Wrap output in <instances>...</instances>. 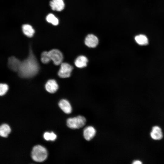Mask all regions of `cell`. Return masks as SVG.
<instances>
[{
    "mask_svg": "<svg viewBox=\"0 0 164 164\" xmlns=\"http://www.w3.org/2000/svg\"><path fill=\"white\" fill-rule=\"evenodd\" d=\"M39 70V63L30 48L28 57L21 62L17 72L18 75L22 78H31L37 74Z\"/></svg>",
    "mask_w": 164,
    "mask_h": 164,
    "instance_id": "6da1fadb",
    "label": "cell"
},
{
    "mask_svg": "<svg viewBox=\"0 0 164 164\" xmlns=\"http://www.w3.org/2000/svg\"><path fill=\"white\" fill-rule=\"evenodd\" d=\"M47 155V152L43 146L37 145L33 147L31 156L34 161L37 162H43L46 159Z\"/></svg>",
    "mask_w": 164,
    "mask_h": 164,
    "instance_id": "7a4b0ae2",
    "label": "cell"
},
{
    "mask_svg": "<svg viewBox=\"0 0 164 164\" xmlns=\"http://www.w3.org/2000/svg\"><path fill=\"white\" fill-rule=\"evenodd\" d=\"M86 120L83 116L79 115L69 118L67 120V125L69 128L79 129L83 127L85 124Z\"/></svg>",
    "mask_w": 164,
    "mask_h": 164,
    "instance_id": "3957f363",
    "label": "cell"
},
{
    "mask_svg": "<svg viewBox=\"0 0 164 164\" xmlns=\"http://www.w3.org/2000/svg\"><path fill=\"white\" fill-rule=\"evenodd\" d=\"M73 69V67L68 63H63L58 72V75L61 78H66L70 77Z\"/></svg>",
    "mask_w": 164,
    "mask_h": 164,
    "instance_id": "277c9868",
    "label": "cell"
},
{
    "mask_svg": "<svg viewBox=\"0 0 164 164\" xmlns=\"http://www.w3.org/2000/svg\"><path fill=\"white\" fill-rule=\"evenodd\" d=\"M51 60L56 65H59L62 63L63 56L62 53L57 49H53L48 52Z\"/></svg>",
    "mask_w": 164,
    "mask_h": 164,
    "instance_id": "5b68a950",
    "label": "cell"
},
{
    "mask_svg": "<svg viewBox=\"0 0 164 164\" xmlns=\"http://www.w3.org/2000/svg\"><path fill=\"white\" fill-rule=\"evenodd\" d=\"M97 37L92 34L88 35L86 37L84 43L86 46L90 48H95L98 43Z\"/></svg>",
    "mask_w": 164,
    "mask_h": 164,
    "instance_id": "8992f818",
    "label": "cell"
},
{
    "mask_svg": "<svg viewBox=\"0 0 164 164\" xmlns=\"http://www.w3.org/2000/svg\"><path fill=\"white\" fill-rule=\"evenodd\" d=\"M21 62L19 59L14 56L10 57L8 60V66L12 70L18 72Z\"/></svg>",
    "mask_w": 164,
    "mask_h": 164,
    "instance_id": "52a82bcc",
    "label": "cell"
},
{
    "mask_svg": "<svg viewBox=\"0 0 164 164\" xmlns=\"http://www.w3.org/2000/svg\"><path fill=\"white\" fill-rule=\"evenodd\" d=\"M96 133V130L94 127L88 126L86 127L84 130V136L86 140L90 141L94 137Z\"/></svg>",
    "mask_w": 164,
    "mask_h": 164,
    "instance_id": "ba28073f",
    "label": "cell"
},
{
    "mask_svg": "<svg viewBox=\"0 0 164 164\" xmlns=\"http://www.w3.org/2000/svg\"><path fill=\"white\" fill-rule=\"evenodd\" d=\"M50 5L53 10L57 11H62L65 7L63 0H52L50 1Z\"/></svg>",
    "mask_w": 164,
    "mask_h": 164,
    "instance_id": "9c48e42d",
    "label": "cell"
},
{
    "mask_svg": "<svg viewBox=\"0 0 164 164\" xmlns=\"http://www.w3.org/2000/svg\"><path fill=\"white\" fill-rule=\"evenodd\" d=\"M45 87L46 91L51 93H55L58 88L57 83L53 79L48 80L46 83Z\"/></svg>",
    "mask_w": 164,
    "mask_h": 164,
    "instance_id": "30bf717a",
    "label": "cell"
},
{
    "mask_svg": "<svg viewBox=\"0 0 164 164\" xmlns=\"http://www.w3.org/2000/svg\"><path fill=\"white\" fill-rule=\"evenodd\" d=\"M59 105L62 110L65 113L70 114L72 111L71 105L69 102L66 100L63 99L61 100Z\"/></svg>",
    "mask_w": 164,
    "mask_h": 164,
    "instance_id": "8fae6325",
    "label": "cell"
},
{
    "mask_svg": "<svg viewBox=\"0 0 164 164\" xmlns=\"http://www.w3.org/2000/svg\"><path fill=\"white\" fill-rule=\"evenodd\" d=\"M150 135L152 138L155 140L161 139L163 137L162 130L157 126H154L150 133Z\"/></svg>",
    "mask_w": 164,
    "mask_h": 164,
    "instance_id": "7c38bea8",
    "label": "cell"
},
{
    "mask_svg": "<svg viewBox=\"0 0 164 164\" xmlns=\"http://www.w3.org/2000/svg\"><path fill=\"white\" fill-rule=\"evenodd\" d=\"M88 62V60L86 57L83 55H80L75 59L74 64L78 68H83L87 66Z\"/></svg>",
    "mask_w": 164,
    "mask_h": 164,
    "instance_id": "4fadbf2b",
    "label": "cell"
},
{
    "mask_svg": "<svg viewBox=\"0 0 164 164\" xmlns=\"http://www.w3.org/2000/svg\"><path fill=\"white\" fill-rule=\"evenodd\" d=\"M136 43L141 46H145L148 44L149 39L145 35L140 34L136 35L134 37Z\"/></svg>",
    "mask_w": 164,
    "mask_h": 164,
    "instance_id": "5bb4252c",
    "label": "cell"
},
{
    "mask_svg": "<svg viewBox=\"0 0 164 164\" xmlns=\"http://www.w3.org/2000/svg\"><path fill=\"white\" fill-rule=\"evenodd\" d=\"M22 30L24 34L28 37L33 36L35 31L32 27L29 24H24L22 26Z\"/></svg>",
    "mask_w": 164,
    "mask_h": 164,
    "instance_id": "9a60e30c",
    "label": "cell"
},
{
    "mask_svg": "<svg viewBox=\"0 0 164 164\" xmlns=\"http://www.w3.org/2000/svg\"><path fill=\"white\" fill-rule=\"evenodd\" d=\"M11 128L7 124H3L0 127V135L2 137H6L11 132Z\"/></svg>",
    "mask_w": 164,
    "mask_h": 164,
    "instance_id": "2e32d148",
    "label": "cell"
},
{
    "mask_svg": "<svg viewBox=\"0 0 164 164\" xmlns=\"http://www.w3.org/2000/svg\"><path fill=\"white\" fill-rule=\"evenodd\" d=\"M46 21L53 25L56 26L59 24V20L55 15L51 13L49 14L46 17Z\"/></svg>",
    "mask_w": 164,
    "mask_h": 164,
    "instance_id": "e0dca14e",
    "label": "cell"
},
{
    "mask_svg": "<svg viewBox=\"0 0 164 164\" xmlns=\"http://www.w3.org/2000/svg\"><path fill=\"white\" fill-rule=\"evenodd\" d=\"M41 60L42 62L45 64L49 63L51 60L48 52H43L41 54Z\"/></svg>",
    "mask_w": 164,
    "mask_h": 164,
    "instance_id": "ac0fdd59",
    "label": "cell"
},
{
    "mask_svg": "<svg viewBox=\"0 0 164 164\" xmlns=\"http://www.w3.org/2000/svg\"><path fill=\"white\" fill-rule=\"evenodd\" d=\"M44 138L47 141H54L56 138V135L53 132H45L43 135Z\"/></svg>",
    "mask_w": 164,
    "mask_h": 164,
    "instance_id": "d6986e66",
    "label": "cell"
},
{
    "mask_svg": "<svg viewBox=\"0 0 164 164\" xmlns=\"http://www.w3.org/2000/svg\"><path fill=\"white\" fill-rule=\"evenodd\" d=\"M8 89V85L5 84H1L0 85V95H4L6 93Z\"/></svg>",
    "mask_w": 164,
    "mask_h": 164,
    "instance_id": "ffe728a7",
    "label": "cell"
},
{
    "mask_svg": "<svg viewBox=\"0 0 164 164\" xmlns=\"http://www.w3.org/2000/svg\"><path fill=\"white\" fill-rule=\"evenodd\" d=\"M133 164H142V162L139 160H135L133 162Z\"/></svg>",
    "mask_w": 164,
    "mask_h": 164,
    "instance_id": "44dd1931",
    "label": "cell"
}]
</instances>
